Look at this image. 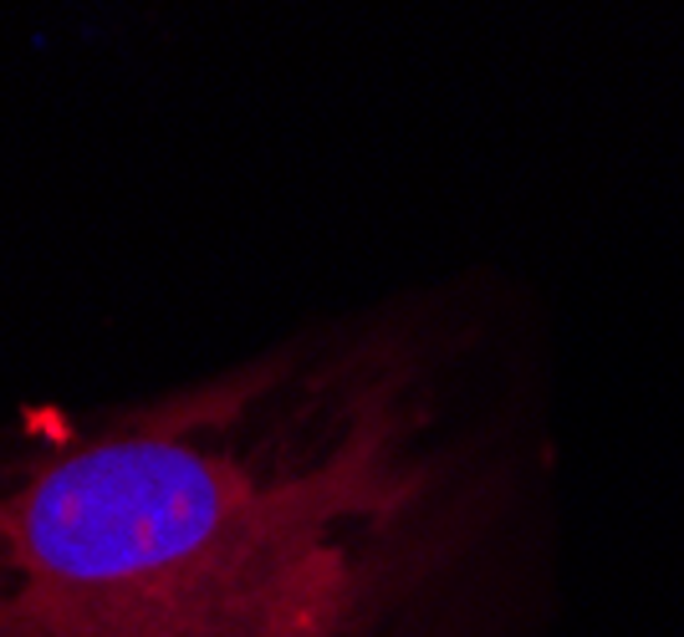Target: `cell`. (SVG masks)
<instances>
[{
  "label": "cell",
  "instance_id": "6da1fadb",
  "mask_svg": "<svg viewBox=\"0 0 684 637\" xmlns=\"http://www.w3.org/2000/svg\"><path fill=\"white\" fill-rule=\"evenodd\" d=\"M547 449L460 301L0 424V637H532Z\"/></svg>",
  "mask_w": 684,
  "mask_h": 637
}]
</instances>
